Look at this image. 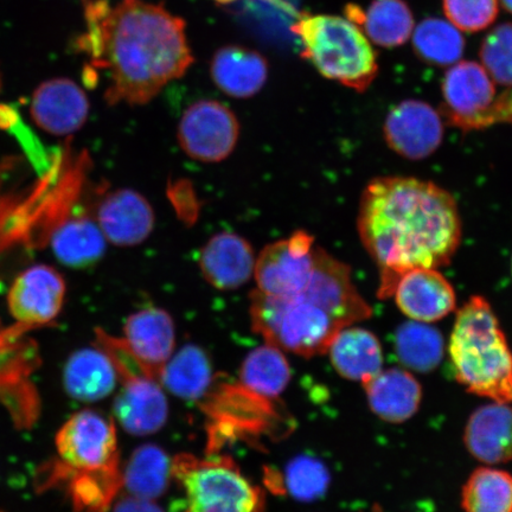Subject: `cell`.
Listing matches in <instances>:
<instances>
[{
    "mask_svg": "<svg viewBox=\"0 0 512 512\" xmlns=\"http://www.w3.org/2000/svg\"><path fill=\"white\" fill-rule=\"evenodd\" d=\"M357 228L380 268V299L389 298L403 272L450 265L462 242V220L450 192L413 177L373 179L361 197Z\"/></svg>",
    "mask_w": 512,
    "mask_h": 512,
    "instance_id": "cell-1",
    "label": "cell"
},
{
    "mask_svg": "<svg viewBox=\"0 0 512 512\" xmlns=\"http://www.w3.org/2000/svg\"><path fill=\"white\" fill-rule=\"evenodd\" d=\"M86 21L79 48L110 74L108 105H145L194 62L183 19L163 6L124 0L111 8L106 0H89Z\"/></svg>",
    "mask_w": 512,
    "mask_h": 512,
    "instance_id": "cell-2",
    "label": "cell"
},
{
    "mask_svg": "<svg viewBox=\"0 0 512 512\" xmlns=\"http://www.w3.org/2000/svg\"><path fill=\"white\" fill-rule=\"evenodd\" d=\"M249 311L253 330L267 344L306 358L326 354L339 331L373 315L350 267L320 246L309 284L288 297L255 290Z\"/></svg>",
    "mask_w": 512,
    "mask_h": 512,
    "instance_id": "cell-3",
    "label": "cell"
},
{
    "mask_svg": "<svg viewBox=\"0 0 512 512\" xmlns=\"http://www.w3.org/2000/svg\"><path fill=\"white\" fill-rule=\"evenodd\" d=\"M448 352L466 392L512 403V350L488 300L473 296L459 309Z\"/></svg>",
    "mask_w": 512,
    "mask_h": 512,
    "instance_id": "cell-4",
    "label": "cell"
},
{
    "mask_svg": "<svg viewBox=\"0 0 512 512\" xmlns=\"http://www.w3.org/2000/svg\"><path fill=\"white\" fill-rule=\"evenodd\" d=\"M303 42V57L326 79L358 93L366 92L379 73L376 53L366 35L348 19L303 15L293 25Z\"/></svg>",
    "mask_w": 512,
    "mask_h": 512,
    "instance_id": "cell-5",
    "label": "cell"
},
{
    "mask_svg": "<svg viewBox=\"0 0 512 512\" xmlns=\"http://www.w3.org/2000/svg\"><path fill=\"white\" fill-rule=\"evenodd\" d=\"M59 459L44 467L41 486H60L70 478L119 476L117 428L110 418L85 409L64 422L55 439Z\"/></svg>",
    "mask_w": 512,
    "mask_h": 512,
    "instance_id": "cell-6",
    "label": "cell"
},
{
    "mask_svg": "<svg viewBox=\"0 0 512 512\" xmlns=\"http://www.w3.org/2000/svg\"><path fill=\"white\" fill-rule=\"evenodd\" d=\"M172 477L185 492V512H265V494L229 457L172 459Z\"/></svg>",
    "mask_w": 512,
    "mask_h": 512,
    "instance_id": "cell-7",
    "label": "cell"
},
{
    "mask_svg": "<svg viewBox=\"0 0 512 512\" xmlns=\"http://www.w3.org/2000/svg\"><path fill=\"white\" fill-rule=\"evenodd\" d=\"M441 117L463 132L512 125V91L497 94L496 82L477 62L463 61L447 70Z\"/></svg>",
    "mask_w": 512,
    "mask_h": 512,
    "instance_id": "cell-8",
    "label": "cell"
},
{
    "mask_svg": "<svg viewBox=\"0 0 512 512\" xmlns=\"http://www.w3.org/2000/svg\"><path fill=\"white\" fill-rule=\"evenodd\" d=\"M240 137L238 118L219 101L192 104L179 121V146L190 158L202 163H220L232 155Z\"/></svg>",
    "mask_w": 512,
    "mask_h": 512,
    "instance_id": "cell-9",
    "label": "cell"
},
{
    "mask_svg": "<svg viewBox=\"0 0 512 512\" xmlns=\"http://www.w3.org/2000/svg\"><path fill=\"white\" fill-rule=\"evenodd\" d=\"M317 251L315 238L305 230L266 246L255 261L256 291L288 297L302 290L312 277Z\"/></svg>",
    "mask_w": 512,
    "mask_h": 512,
    "instance_id": "cell-10",
    "label": "cell"
},
{
    "mask_svg": "<svg viewBox=\"0 0 512 512\" xmlns=\"http://www.w3.org/2000/svg\"><path fill=\"white\" fill-rule=\"evenodd\" d=\"M66 297V281L55 268L36 265L19 274L8 297L11 316L18 328H41L60 315Z\"/></svg>",
    "mask_w": 512,
    "mask_h": 512,
    "instance_id": "cell-11",
    "label": "cell"
},
{
    "mask_svg": "<svg viewBox=\"0 0 512 512\" xmlns=\"http://www.w3.org/2000/svg\"><path fill=\"white\" fill-rule=\"evenodd\" d=\"M383 136L394 152L409 160L433 155L444 139L441 114L420 100H406L395 106L383 125Z\"/></svg>",
    "mask_w": 512,
    "mask_h": 512,
    "instance_id": "cell-12",
    "label": "cell"
},
{
    "mask_svg": "<svg viewBox=\"0 0 512 512\" xmlns=\"http://www.w3.org/2000/svg\"><path fill=\"white\" fill-rule=\"evenodd\" d=\"M389 298L414 322L435 323L457 309L456 291L437 268H412L399 275Z\"/></svg>",
    "mask_w": 512,
    "mask_h": 512,
    "instance_id": "cell-13",
    "label": "cell"
},
{
    "mask_svg": "<svg viewBox=\"0 0 512 512\" xmlns=\"http://www.w3.org/2000/svg\"><path fill=\"white\" fill-rule=\"evenodd\" d=\"M96 222L108 242L117 247H134L149 239L155 228V211L136 190L108 192L96 209Z\"/></svg>",
    "mask_w": 512,
    "mask_h": 512,
    "instance_id": "cell-14",
    "label": "cell"
},
{
    "mask_svg": "<svg viewBox=\"0 0 512 512\" xmlns=\"http://www.w3.org/2000/svg\"><path fill=\"white\" fill-rule=\"evenodd\" d=\"M31 117L54 136H68L86 124L89 100L85 92L69 79L43 82L32 95Z\"/></svg>",
    "mask_w": 512,
    "mask_h": 512,
    "instance_id": "cell-15",
    "label": "cell"
},
{
    "mask_svg": "<svg viewBox=\"0 0 512 512\" xmlns=\"http://www.w3.org/2000/svg\"><path fill=\"white\" fill-rule=\"evenodd\" d=\"M121 382L115 398V419L127 433L144 437L156 433L165 425L169 415L168 400L158 380L149 375L130 377Z\"/></svg>",
    "mask_w": 512,
    "mask_h": 512,
    "instance_id": "cell-16",
    "label": "cell"
},
{
    "mask_svg": "<svg viewBox=\"0 0 512 512\" xmlns=\"http://www.w3.org/2000/svg\"><path fill=\"white\" fill-rule=\"evenodd\" d=\"M464 444L485 465L512 462V403L492 401L476 409L466 422Z\"/></svg>",
    "mask_w": 512,
    "mask_h": 512,
    "instance_id": "cell-17",
    "label": "cell"
},
{
    "mask_svg": "<svg viewBox=\"0 0 512 512\" xmlns=\"http://www.w3.org/2000/svg\"><path fill=\"white\" fill-rule=\"evenodd\" d=\"M255 261L251 243L238 234L222 232L203 246L198 265L208 284L232 291L252 278Z\"/></svg>",
    "mask_w": 512,
    "mask_h": 512,
    "instance_id": "cell-18",
    "label": "cell"
},
{
    "mask_svg": "<svg viewBox=\"0 0 512 512\" xmlns=\"http://www.w3.org/2000/svg\"><path fill=\"white\" fill-rule=\"evenodd\" d=\"M125 342L134 356L160 381L176 344L174 320L162 309H146L127 318Z\"/></svg>",
    "mask_w": 512,
    "mask_h": 512,
    "instance_id": "cell-19",
    "label": "cell"
},
{
    "mask_svg": "<svg viewBox=\"0 0 512 512\" xmlns=\"http://www.w3.org/2000/svg\"><path fill=\"white\" fill-rule=\"evenodd\" d=\"M361 384L370 411L389 424H403L419 411L422 387L409 370L382 369Z\"/></svg>",
    "mask_w": 512,
    "mask_h": 512,
    "instance_id": "cell-20",
    "label": "cell"
},
{
    "mask_svg": "<svg viewBox=\"0 0 512 512\" xmlns=\"http://www.w3.org/2000/svg\"><path fill=\"white\" fill-rule=\"evenodd\" d=\"M326 354L332 367L345 380L362 383L383 369V350L373 332L348 326L332 339Z\"/></svg>",
    "mask_w": 512,
    "mask_h": 512,
    "instance_id": "cell-21",
    "label": "cell"
},
{
    "mask_svg": "<svg viewBox=\"0 0 512 512\" xmlns=\"http://www.w3.org/2000/svg\"><path fill=\"white\" fill-rule=\"evenodd\" d=\"M210 73L222 92L233 98L247 99L265 86L268 64L265 57L254 50L226 47L215 54Z\"/></svg>",
    "mask_w": 512,
    "mask_h": 512,
    "instance_id": "cell-22",
    "label": "cell"
},
{
    "mask_svg": "<svg viewBox=\"0 0 512 512\" xmlns=\"http://www.w3.org/2000/svg\"><path fill=\"white\" fill-rule=\"evenodd\" d=\"M110 357L100 348L74 352L63 369V384L70 398L95 402L111 395L118 383Z\"/></svg>",
    "mask_w": 512,
    "mask_h": 512,
    "instance_id": "cell-23",
    "label": "cell"
},
{
    "mask_svg": "<svg viewBox=\"0 0 512 512\" xmlns=\"http://www.w3.org/2000/svg\"><path fill=\"white\" fill-rule=\"evenodd\" d=\"M106 241L96 220L88 215H75L55 229L51 248L63 265L85 268L95 265L104 256Z\"/></svg>",
    "mask_w": 512,
    "mask_h": 512,
    "instance_id": "cell-24",
    "label": "cell"
},
{
    "mask_svg": "<svg viewBox=\"0 0 512 512\" xmlns=\"http://www.w3.org/2000/svg\"><path fill=\"white\" fill-rule=\"evenodd\" d=\"M172 477V460L162 448L144 445L132 453L123 470V489L127 495L155 499L164 495Z\"/></svg>",
    "mask_w": 512,
    "mask_h": 512,
    "instance_id": "cell-25",
    "label": "cell"
},
{
    "mask_svg": "<svg viewBox=\"0 0 512 512\" xmlns=\"http://www.w3.org/2000/svg\"><path fill=\"white\" fill-rule=\"evenodd\" d=\"M213 382V371L206 352L196 345H185L170 358L160 375V383L184 400H200Z\"/></svg>",
    "mask_w": 512,
    "mask_h": 512,
    "instance_id": "cell-26",
    "label": "cell"
},
{
    "mask_svg": "<svg viewBox=\"0 0 512 512\" xmlns=\"http://www.w3.org/2000/svg\"><path fill=\"white\" fill-rule=\"evenodd\" d=\"M291 376L283 350L267 343L253 350L240 370L241 386L268 400L278 398L284 392Z\"/></svg>",
    "mask_w": 512,
    "mask_h": 512,
    "instance_id": "cell-27",
    "label": "cell"
},
{
    "mask_svg": "<svg viewBox=\"0 0 512 512\" xmlns=\"http://www.w3.org/2000/svg\"><path fill=\"white\" fill-rule=\"evenodd\" d=\"M395 351L407 370L426 374L437 369L443 361L445 341L433 326L411 320L396 332Z\"/></svg>",
    "mask_w": 512,
    "mask_h": 512,
    "instance_id": "cell-28",
    "label": "cell"
},
{
    "mask_svg": "<svg viewBox=\"0 0 512 512\" xmlns=\"http://www.w3.org/2000/svg\"><path fill=\"white\" fill-rule=\"evenodd\" d=\"M464 512H512V475L496 467H478L460 495Z\"/></svg>",
    "mask_w": 512,
    "mask_h": 512,
    "instance_id": "cell-29",
    "label": "cell"
},
{
    "mask_svg": "<svg viewBox=\"0 0 512 512\" xmlns=\"http://www.w3.org/2000/svg\"><path fill=\"white\" fill-rule=\"evenodd\" d=\"M413 49L420 60L450 67L462 59L465 40L457 27L440 18H427L413 32Z\"/></svg>",
    "mask_w": 512,
    "mask_h": 512,
    "instance_id": "cell-30",
    "label": "cell"
},
{
    "mask_svg": "<svg viewBox=\"0 0 512 512\" xmlns=\"http://www.w3.org/2000/svg\"><path fill=\"white\" fill-rule=\"evenodd\" d=\"M362 27L376 46L396 48L412 36L414 17L405 0H374Z\"/></svg>",
    "mask_w": 512,
    "mask_h": 512,
    "instance_id": "cell-31",
    "label": "cell"
},
{
    "mask_svg": "<svg viewBox=\"0 0 512 512\" xmlns=\"http://www.w3.org/2000/svg\"><path fill=\"white\" fill-rule=\"evenodd\" d=\"M283 489L299 502H315L328 492L331 476L320 460L310 456H298L288 463Z\"/></svg>",
    "mask_w": 512,
    "mask_h": 512,
    "instance_id": "cell-32",
    "label": "cell"
},
{
    "mask_svg": "<svg viewBox=\"0 0 512 512\" xmlns=\"http://www.w3.org/2000/svg\"><path fill=\"white\" fill-rule=\"evenodd\" d=\"M484 69L498 85L512 88V23L497 25L479 50Z\"/></svg>",
    "mask_w": 512,
    "mask_h": 512,
    "instance_id": "cell-33",
    "label": "cell"
},
{
    "mask_svg": "<svg viewBox=\"0 0 512 512\" xmlns=\"http://www.w3.org/2000/svg\"><path fill=\"white\" fill-rule=\"evenodd\" d=\"M445 15L460 30L478 32L496 21L498 0H443Z\"/></svg>",
    "mask_w": 512,
    "mask_h": 512,
    "instance_id": "cell-34",
    "label": "cell"
},
{
    "mask_svg": "<svg viewBox=\"0 0 512 512\" xmlns=\"http://www.w3.org/2000/svg\"><path fill=\"white\" fill-rule=\"evenodd\" d=\"M169 198L181 220L188 224H192L197 220L198 213H200V204H198L197 196L191 187V183L179 181L171 184Z\"/></svg>",
    "mask_w": 512,
    "mask_h": 512,
    "instance_id": "cell-35",
    "label": "cell"
},
{
    "mask_svg": "<svg viewBox=\"0 0 512 512\" xmlns=\"http://www.w3.org/2000/svg\"><path fill=\"white\" fill-rule=\"evenodd\" d=\"M113 512H164L155 502L149 499L124 495L115 503Z\"/></svg>",
    "mask_w": 512,
    "mask_h": 512,
    "instance_id": "cell-36",
    "label": "cell"
},
{
    "mask_svg": "<svg viewBox=\"0 0 512 512\" xmlns=\"http://www.w3.org/2000/svg\"><path fill=\"white\" fill-rule=\"evenodd\" d=\"M345 16H347L348 21L357 25V27H361L364 23V18H366V12H364L360 6L355 4H348L344 9Z\"/></svg>",
    "mask_w": 512,
    "mask_h": 512,
    "instance_id": "cell-37",
    "label": "cell"
},
{
    "mask_svg": "<svg viewBox=\"0 0 512 512\" xmlns=\"http://www.w3.org/2000/svg\"><path fill=\"white\" fill-rule=\"evenodd\" d=\"M503 8L512 15V0H501Z\"/></svg>",
    "mask_w": 512,
    "mask_h": 512,
    "instance_id": "cell-38",
    "label": "cell"
},
{
    "mask_svg": "<svg viewBox=\"0 0 512 512\" xmlns=\"http://www.w3.org/2000/svg\"><path fill=\"white\" fill-rule=\"evenodd\" d=\"M369 512H384L380 504H374Z\"/></svg>",
    "mask_w": 512,
    "mask_h": 512,
    "instance_id": "cell-39",
    "label": "cell"
},
{
    "mask_svg": "<svg viewBox=\"0 0 512 512\" xmlns=\"http://www.w3.org/2000/svg\"><path fill=\"white\" fill-rule=\"evenodd\" d=\"M217 2L226 4V3L234 2V0H217Z\"/></svg>",
    "mask_w": 512,
    "mask_h": 512,
    "instance_id": "cell-40",
    "label": "cell"
},
{
    "mask_svg": "<svg viewBox=\"0 0 512 512\" xmlns=\"http://www.w3.org/2000/svg\"><path fill=\"white\" fill-rule=\"evenodd\" d=\"M89 2V0H83V3L87 4Z\"/></svg>",
    "mask_w": 512,
    "mask_h": 512,
    "instance_id": "cell-41",
    "label": "cell"
},
{
    "mask_svg": "<svg viewBox=\"0 0 512 512\" xmlns=\"http://www.w3.org/2000/svg\"><path fill=\"white\" fill-rule=\"evenodd\" d=\"M511 270H512V261H511Z\"/></svg>",
    "mask_w": 512,
    "mask_h": 512,
    "instance_id": "cell-42",
    "label": "cell"
}]
</instances>
